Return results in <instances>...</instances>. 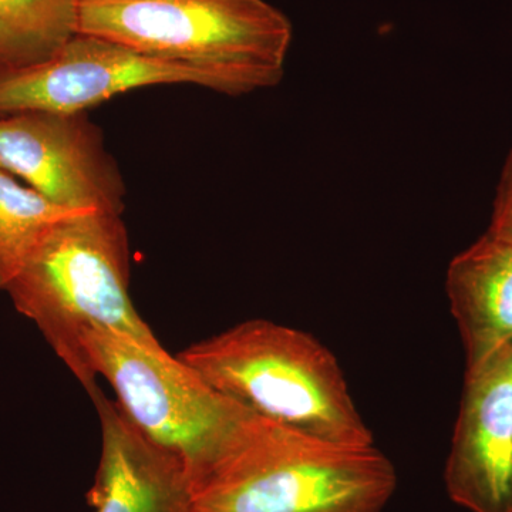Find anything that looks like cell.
Wrapping results in <instances>:
<instances>
[{"label":"cell","instance_id":"cell-5","mask_svg":"<svg viewBox=\"0 0 512 512\" xmlns=\"http://www.w3.org/2000/svg\"><path fill=\"white\" fill-rule=\"evenodd\" d=\"M84 350L117 406L148 440L187 468L194 494L261 426V417L218 392L160 342L92 332Z\"/></svg>","mask_w":512,"mask_h":512},{"label":"cell","instance_id":"cell-11","mask_svg":"<svg viewBox=\"0 0 512 512\" xmlns=\"http://www.w3.org/2000/svg\"><path fill=\"white\" fill-rule=\"evenodd\" d=\"M77 33L74 0H0V69L45 62Z\"/></svg>","mask_w":512,"mask_h":512},{"label":"cell","instance_id":"cell-9","mask_svg":"<svg viewBox=\"0 0 512 512\" xmlns=\"http://www.w3.org/2000/svg\"><path fill=\"white\" fill-rule=\"evenodd\" d=\"M101 423V454L89 491L94 512H192L187 468L157 446L101 392L93 400Z\"/></svg>","mask_w":512,"mask_h":512},{"label":"cell","instance_id":"cell-3","mask_svg":"<svg viewBox=\"0 0 512 512\" xmlns=\"http://www.w3.org/2000/svg\"><path fill=\"white\" fill-rule=\"evenodd\" d=\"M79 33L195 67L244 96L282 82L293 28L265 0H106L79 5Z\"/></svg>","mask_w":512,"mask_h":512},{"label":"cell","instance_id":"cell-6","mask_svg":"<svg viewBox=\"0 0 512 512\" xmlns=\"http://www.w3.org/2000/svg\"><path fill=\"white\" fill-rule=\"evenodd\" d=\"M158 84H194L224 93L210 73L77 33L45 62L0 69V117L28 111L86 113L117 94Z\"/></svg>","mask_w":512,"mask_h":512},{"label":"cell","instance_id":"cell-4","mask_svg":"<svg viewBox=\"0 0 512 512\" xmlns=\"http://www.w3.org/2000/svg\"><path fill=\"white\" fill-rule=\"evenodd\" d=\"M399 477L372 446H343L264 420L195 491L192 512H383Z\"/></svg>","mask_w":512,"mask_h":512},{"label":"cell","instance_id":"cell-10","mask_svg":"<svg viewBox=\"0 0 512 512\" xmlns=\"http://www.w3.org/2000/svg\"><path fill=\"white\" fill-rule=\"evenodd\" d=\"M446 292L466 370L512 343V241L485 232L447 268Z\"/></svg>","mask_w":512,"mask_h":512},{"label":"cell","instance_id":"cell-12","mask_svg":"<svg viewBox=\"0 0 512 512\" xmlns=\"http://www.w3.org/2000/svg\"><path fill=\"white\" fill-rule=\"evenodd\" d=\"M73 211L63 210L0 168V289L5 291L47 229Z\"/></svg>","mask_w":512,"mask_h":512},{"label":"cell","instance_id":"cell-13","mask_svg":"<svg viewBox=\"0 0 512 512\" xmlns=\"http://www.w3.org/2000/svg\"><path fill=\"white\" fill-rule=\"evenodd\" d=\"M487 231L512 241V148L501 173Z\"/></svg>","mask_w":512,"mask_h":512},{"label":"cell","instance_id":"cell-7","mask_svg":"<svg viewBox=\"0 0 512 512\" xmlns=\"http://www.w3.org/2000/svg\"><path fill=\"white\" fill-rule=\"evenodd\" d=\"M0 168L63 210L123 214L126 185L86 113L0 117Z\"/></svg>","mask_w":512,"mask_h":512},{"label":"cell","instance_id":"cell-2","mask_svg":"<svg viewBox=\"0 0 512 512\" xmlns=\"http://www.w3.org/2000/svg\"><path fill=\"white\" fill-rule=\"evenodd\" d=\"M177 356L261 419L329 443L375 444L339 360L311 333L245 320Z\"/></svg>","mask_w":512,"mask_h":512},{"label":"cell","instance_id":"cell-8","mask_svg":"<svg viewBox=\"0 0 512 512\" xmlns=\"http://www.w3.org/2000/svg\"><path fill=\"white\" fill-rule=\"evenodd\" d=\"M444 484L468 511L512 512V343L466 370Z\"/></svg>","mask_w":512,"mask_h":512},{"label":"cell","instance_id":"cell-1","mask_svg":"<svg viewBox=\"0 0 512 512\" xmlns=\"http://www.w3.org/2000/svg\"><path fill=\"white\" fill-rule=\"evenodd\" d=\"M128 286L130 247L123 218L82 211L47 229L5 291L94 400L101 390L84 350L89 333L158 342L131 302Z\"/></svg>","mask_w":512,"mask_h":512},{"label":"cell","instance_id":"cell-14","mask_svg":"<svg viewBox=\"0 0 512 512\" xmlns=\"http://www.w3.org/2000/svg\"><path fill=\"white\" fill-rule=\"evenodd\" d=\"M77 5H84V3H94V2H106V0H74Z\"/></svg>","mask_w":512,"mask_h":512}]
</instances>
